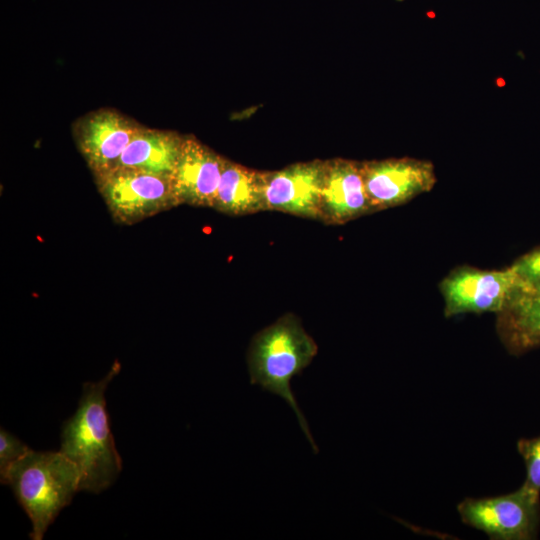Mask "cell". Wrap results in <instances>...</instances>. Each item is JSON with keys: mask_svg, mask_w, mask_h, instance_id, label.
I'll return each instance as SVG.
<instances>
[{"mask_svg": "<svg viewBox=\"0 0 540 540\" xmlns=\"http://www.w3.org/2000/svg\"><path fill=\"white\" fill-rule=\"evenodd\" d=\"M31 449L20 439L1 428L0 431V479L4 480L11 466Z\"/></svg>", "mask_w": 540, "mask_h": 540, "instance_id": "obj_17", "label": "cell"}, {"mask_svg": "<svg viewBox=\"0 0 540 540\" xmlns=\"http://www.w3.org/2000/svg\"><path fill=\"white\" fill-rule=\"evenodd\" d=\"M184 135L145 127L131 140L114 168L171 176Z\"/></svg>", "mask_w": 540, "mask_h": 540, "instance_id": "obj_12", "label": "cell"}, {"mask_svg": "<svg viewBox=\"0 0 540 540\" xmlns=\"http://www.w3.org/2000/svg\"><path fill=\"white\" fill-rule=\"evenodd\" d=\"M226 158L191 135H184L171 175L180 204L213 208Z\"/></svg>", "mask_w": 540, "mask_h": 540, "instance_id": "obj_10", "label": "cell"}, {"mask_svg": "<svg viewBox=\"0 0 540 540\" xmlns=\"http://www.w3.org/2000/svg\"><path fill=\"white\" fill-rule=\"evenodd\" d=\"M144 128L117 110L100 108L72 126L75 143L93 175L113 169L131 140Z\"/></svg>", "mask_w": 540, "mask_h": 540, "instance_id": "obj_8", "label": "cell"}, {"mask_svg": "<svg viewBox=\"0 0 540 540\" xmlns=\"http://www.w3.org/2000/svg\"><path fill=\"white\" fill-rule=\"evenodd\" d=\"M461 521L495 540H532L540 530V493L524 484L508 494L471 498L457 506Z\"/></svg>", "mask_w": 540, "mask_h": 540, "instance_id": "obj_5", "label": "cell"}, {"mask_svg": "<svg viewBox=\"0 0 540 540\" xmlns=\"http://www.w3.org/2000/svg\"><path fill=\"white\" fill-rule=\"evenodd\" d=\"M324 163L314 160L261 172L264 210L319 220Z\"/></svg>", "mask_w": 540, "mask_h": 540, "instance_id": "obj_9", "label": "cell"}, {"mask_svg": "<svg viewBox=\"0 0 540 540\" xmlns=\"http://www.w3.org/2000/svg\"><path fill=\"white\" fill-rule=\"evenodd\" d=\"M498 335L511 354L540 346V296L515 297L498 313Z\"/></svg>", "mask_w": 540, "mask_h": 540, "instance_id": "obj_14", "label": "cell"}, {"mask_svg": "<svg viewBox=\"0 0 540 540\" xmlns=\"http://www.w3.org/2000/svg\"><path fill=\"white\" fill-rule=\"evenodd\" d=\"M373 212L403 205L429 192L436 184L434 165L411 157L361 162Z\"/></svg>", "mask_w": 540, "mask_h": 540, "instance_id": "obj_7", "label": "cell"}, {"mask_svg": "<svg viewBox=\"0 0 540 540\" xmlns=\"http://www.w3.org/2000/svg\"><path fill=\"white\" fill-rule=\"evenodd\" d=\"M373 213L365 189L361 162L335 158L324 163L320 192V219L344 224Z\"/></svg>", "mask_w": 540, "mask_h": 540, "instance_id": "obj_11", "label": "cell"}, {"mask_svg": "<svg viewBox=\"0 0 540 540\" xmlns=\"http://www.w3.org/2000/svg\"><path fill=\"white\" fill-rule=\"evenodd\" d=\"M517 450L526 469V477L522 484L540 493V435L519 439Z\"/></svg>", "mask_w": 540, "mask_h": 540, "instance_id": "obj_16", "label": "cell"}, {"mask_svg": "<svg viewBox=\"0 0 540 540\" xmlns=\"http://www.w3.org/2000/svg\"><path fill=\"white\" fill-rule=\"evenodd\" d=\"M511 267L518 281L515 297L540 296V248L521 256Z\"/></svg>", "mask_w": 540, "mask_h": 540, "instance_id": "obj_15", "label": "cell"}, {"mask_svg": "<svg viewBox=\"0 0 540 540\" xmlns=\"http://www.w3.org/2000/svg\"><path fill=\"white\" fill-rule=\"evenodd\" d=\"M94 179L117 223L135 224L180 205L171 176L113 168Z\"/></svg>", "mask_w": 540, "mask_h": 540, "instance_id": "obj_4", "label": "cell"}, {"mask_svg": "<svg viewBox=\"0 0 540 540\" xmlns=\"http://www.w3.org/2000/svg\"><path fill=\"white\" fill-rule=\"evenodd\" d=\"M317 352L314 339L305 331L300 319L290 313L259 331L252 338L247 352L250 383L287 402L315 454L318 447L290 384L291 379L300 375L312 362Z\"/></svg>", "mask_w": 540, "mask_h": 540, "instance_id": "obj_2", "label": "cell"}, {"mask_svg": "<svg viewBox=\"0 0 540 540\" xmlns=\"http://www.w3.org/2000/svg\"><path fill=\"white\" fill-rule=\"evenodd\" d=\"M119 372L116 363L99 382L83 385L77 411L62 426L60 451L78 468L79 491L100 493L122 470L106 409L105 391Z\"/></svg>", "mask_w": 540, "mask_h": 540, "instance_id": "obj_1", "label": "cell"}, {"mask_svg": "<svg viewBox=\"0 0 540 540\" xmlns=\"http://www.w3.org/2000/svg\"><path fill=\"white\" fill-rule=\"evenodd\" d=\"M396 1H398V2H403L404 0H396Z\"/></svg>", "mask_w": 540, "mask_h": 540, "instance_id": "obj_18", "label": "cell"}, {"mask_svg": "<svg viewBox=\"0 0 540 540\" xmlns=\"http://www.w3.org/2000/svg\"><path fill=\"white\" fill-rule=\"evenodd\" d=\"M440 291L446 317L464 313L498 314L517 295L518 281L511 266L493 271L461 267L442 280Z\"/></svg>", "mask_w": 540, "mask_h": 540, "instance_id": "obj_6", "label": "cell"}, {"mask_svg": "<svg viewBox=\"0 0 540 540\" xmlns=\"http://www.w3.org/2000/svg\"><path fill=\"white\" fill-rule=\"evenodd\" d=\"M2 484L10 485L32 522L30 538L42 540L59 512L79 491L77 466L60 450H30L8 470Z\"/></svg>", "mask_w": 540, "mask_h": 540, "instance_id": "obj_3", "label": "cell"}, {"mask_svg": "<svg viewBox=\"0 0 540 540\" xmlns=\"http://www.w3.org/2000/svg\"><path fill=\"white\" fill-rule=\"evenodd\" d=\"M213 208L228 215L264 211L261 172L226 159Z\"/></svg>", "mask_w": 540, "mask_h": 540, "instance_id": "obj_13", "label": "cell"}]
</instances>
